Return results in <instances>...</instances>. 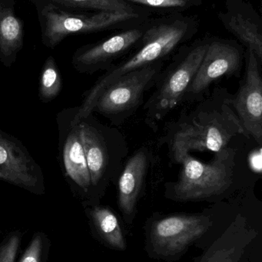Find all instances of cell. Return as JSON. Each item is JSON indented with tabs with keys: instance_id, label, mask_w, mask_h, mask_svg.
Instances as JSON below:
<instances>
[{
	"instance_id": "1",
	"label": "cell",
	"mask_w": 262,
	"mask_h": 262,
	"mask_svg": "<svg viewBox=\"0 0 262 262\" xmlns=\"http://www.w3.org/2000/svg\"><path fill=\"white\" fill-rule=\"evenodd\" d=\"M226 88H215L212 95L198 101L194 108L183 111L166 126L162 144L169 146L175 163L183 154L226 148L236 136L244 135L243 127L230 104Z\"/></svg>"
},
{
	"instance_id": "2",
	"label": "cell",
	"mask_w": 262,
	"mask_h": 262,
	"mask_svg": "<svg viewBox=\"0 0 262 262\" xmlns=\"http://www.w3.org/2000/svg\"><path fill=\"white\" fill-rule=\"evenodd\" d=\"M236 149L230 146L215 152L209 163L183 154L178 180L166 184L165 196L178 203L199 202L219 196L232 186L235 175Z\"/></svg>"
},
{
	"instance_id": "3",
	"label": "cell",
	"mask_w": 262,
	"mask_h": 262,
	"mask_svg": "<svg viewBox=\"0 0 262 262\" xmlns=\"http://www.w3.org/2000/svg\"><path fill=\"white\" fill-rule=\"evenodd\" d=\"M79 129L95 206L101 203L109 184L118 180L129 151L127 142L118 129L102 124L93 114L79 118Z\"/></svg>"
},
{
	"instance_id": "4",
	"label": "cell",
	"mask_w": 262,
	"mask_h": 262,
	"mask_svg": "<svg viewBox=\"0 0 262 262\" xmlns=\"http://www.w3.org/2000/svg\"><path fill=\"white\" fill-rule=\"evenodd\" d=\"M163 69L162 61L132 71L78 107L79 118L98 113L115 127L122 125L144 104L145 94L154 87Z\"/></svg>"
},
{
	"instance_id": "5",
	"label": "cell",
	"mask_w": 262,
	"mask_h": 262,
	"mask_svg": "<svg viewBox=\"0 0 262 262\" xmlns=\"http://www.w3.org/2000/svg\"><path fill=\"white\" fill-rule=\"evenodd\" d=\"M212 226V217L205 213L155 215L149 219L145 226L146 252L154 259H178Z\"/></svg>"
},
{
	"instance_id": "6",
	"label": "cell",
	"mask_w": 262,
	"mask_h": 262,
	"mask_svg": "<svg viewBox=\"0 0 262 262\" xmlns=\"http://www.w3.org/2000/svg\"><path fill=\"white\" fill-rule=\"evenodd\" d=\"M208 46L209 44L195 46L166 70H162L152 95L143 105L145 122L149 128L155 132L160 122L183 103Z\"/></svg>"
},
{
	"instance_id": "7",
	"label": "cell",
	"mask_w": 262,
	"mask_h": 262,
	"mask_svg": "<svg viewBox=\"0 0 262 262\" xmlns=\"http://www.w3.org/2000/svg\"><path fill=\"white\" fill-rule=\"evenodd\" d=\"M58 163L73 196L83 209L92 206V185L80 135L78 107H67L56 115Z\"/></svg>"
},
{
	"instance_id": "8",
	"label": "cell",
	"mask_w": 262,
	"mask_h": 262,
	"mask_svg": "<svg viewBox=\"0 0 262 262\" xmlns=\"http://www.w3.org/2000/svg\"><path fill=\"white\" fill-rule=\"evenodd\" d=\"M41 27L42 42L53 49L73 34L98 32L114 25L136 18L135 12H98L74 13L51 4L35 3Z\"/></svg>"
},
{
	"instance_id": "9",
	"label": "cell",
	"mask_w": 262,
	"mask_h": 262,
	"mask_svg": "<svg viewBox=\"0 0 262 262\" xmlns=\"http://www.w3.org/2000/svg\"><path fill=\"white\" fill-rule=\"evenodd\" d=\"M186 31L187 26L181 21L162 24L149 29L143 36L141 49L127 61L112 66L108 69L84 94L82 104L93 99L103 89L126 74L160 61L179 44Z\"/></svg>"
},
{
	"instance_id": "10",
	"label": "cell",
	"mask_w": 262,
	"mask_h": 262,
	"mask_svg": "<svg viewBox=\"0 0 262 262\" xmlns=\"http://www.w3.org/2000/svg\"><path fill=\"white\" fill-rule=\"evenodd\" d=\"M0 180L30 193H46L39 165L18 139L0 129Z\"/></svg>"
},
{
	"instance_id": "11",
	"label": "cell",
	"mask_w": 262,
	"mask_h": 262,
	"mask_svg": "<svg viewBox=\"0 0 262 262\" xmlns=\"http://www.w3.org/2000/svg\"><path fill=\"white\" fill-rule=\"evenodd\" d=\"M261 64L252 51H247V66L245 78L240 83L230 104L235 112L244 135L262 143V78Z\"/></svg>"
},
{
	"instance_id": "12",
	"label": "cell",
	"mask_w": 262,
	"mask_h": 262,
	"mask_svg": "<svg viewBox=\"0 0 262 262\" xmlns=\"http://www.w3.org/2000/svg\"><path fill=\"white\" fill-rule=\"evenodd\" d=\"M241 54L235 46L215 41L209 44L201 64L185 94L183 103L198 102L206 95L209 88L223 77L239 73Z\"/></svg>"
},
{
	"instance_id": "13",
	"label": "cell",
	"mask_w": 262,
	"mask_h": 262,
	"mask_svg": "<svg viewBox=\"0 0 262 262\" xmlns=\"http://www.w3.org/2000/svg\"><path fill=\"white\" fill-rule=\"evenodd\" d=\"M142 36L141 31L132 29L96 44L83 46L74 52L72 66L76 72L89 75L107 71L112 67V62L126 53Z\"/></svg>"
},
{
	"instance_id": "14",
	"label": "cell",
	"mask_w": 262,
	"mask_h": 262,
	"mask_svg": "<svg viewBox=\"0 0 262 262\" xmlns=\"http://www.w3.org/2000/svg\"><path fill=\"white\" fill-rule=\"evenodd\" d=\"M150 154L147 148L138 149L123 166L118 179V206L124 223L133 226L138 204L146 184Z\"/></svg>"
},
{
	"instance_id": "15",
	"label": "cell",
	"mask_w": 262,
	"mask_h": 262,
	"mask_svg": "<svg viewBox=\"0 0 262 262\" xmlns=\"http://www.w3.org/2000/svg\"><path fill=\"white\" fill-rule=\"evenodd\" d=\"M258 235L247 219L238 214L198 262H239Z\"/></svg>"
},
{
	"instance_id": "16",
	"label": "cell",
	"mask_w": 262,
	"mask_h": 262,
	"mask_svg": "<svg viewBox=\"0 0 262 262\" xmlns=\"http://www.w3.org/2000/svg\"><path fill=\"white\" fill-rule=\"evenodd\" d=\"M85 214L92 237L108 249L124 252L127 242L116 213L105 205L85 208Z\"/></svg>"
},
{
	"instance_id": "17",
	"label": "cell",
	"mask_w": 262,
	"mask_h": 262,
	"mask_svg": "<svg viewBox=\"0 0 262 262\" xmlns=\"http://www.w3.org/2000/svg\"><path fill=\"white\" fill-rule=\"evenodd\" d=\"M24 45V29L15 0H0V62L10 68Z\"/></svg>"
},
{
	"instance_id": "18",
	"label": "cell",
	"mask_w": 262,
	"mask_h": 262,
	"mask_svg": "<svg viewBox=\"0 0 262 262\" xmlns=\"http://www.w3.org/2000/svg\"><path fill=\"white\" fill-rule=\"evenodd\" d=\"M34 3L53 5L61 9H90L98 12H134L123 0H32Z\"/></svg>"
},
{
	"instance_id": "19",
	"label": "cell",
	"mask_w": 262,
	"mask_h": 262,
	"mask_svg": "<svg viewBox=\"0 0 262 262\" xmlns=\"http://www.w3.org/2000/svg\"><path fill=\"white\" fill-rule=\"evenodd\" d=\"M228 26L237 37L246 43L249 50L255 54L258 62L261 64L262 38L256 25L243 15H237L231 17Z\"/></svg>"
},
{
	"instance_id": "20",
	"label": "cell",
	"mask_w": 262,
	"mask_h": 262,
	"mask_svg": "<svg viewBox=\"0 0 262 262\" xmlns=\"http://www.w3.org/2000/svg\"><path fill=\"white\" fill-rule=\"evenodd\" d=\"M63 79L55 58L49 56L42 68L38 96L43 103H49L59 95Z\"/></svg>"
},
{
	"instance_id": "21",
	"label": "cell",
	"mask_w": 262,
	"mask_h": 262,
	"mask_svg": "<svg viewBox=\"0 0 262 262\" xmlns=\"http://www.w3.org/2000/svg\"><path fill=\"white\" fill-rule=\"evenodd\" d=\"M50 249V238L47 234L35 232L18 262H47Z\"/></svg>"
},
{
	"instance_id": "22",
	"label": "cell",
	"mask_w": 262,
	"mask_h": 262,
	"mask_svg": "<svg viewBox=\"0 0 262 262\" xmlns=\"http://www.w3.org/2000/svg\"><path fill=\"white\" fill-rule=\"evenodd\" d=\"M25 233L21 229H15L5 235L0 243V262L16 261Z\"/></svg>"
},
{
	"instance_id": "23",
	"label": "cell",
	"mask_w": 262,
	"mask_h": 262,
	"mask_svg": "<svg viewBox=\"0 0 262 262\" xmlns=\"http://www.w3.org/2000/svg\"><path fill=\"white\" fill-rule=\"evenodd\" d=\"M139 3L152 7H182L186 4V0H123Z\"/></svg>"
},
{
	"instance_id": "24",
	"label": "cell",
	"mask_w": 262,
	"mask_h": 262,
	"mask_svg": "<svg viewBox=\"0 0 262 262\" xmlns=\"http://www.w3.org/2000/svg\"><path fill=\"white\" fill-rule=\"evenodd\" d=\"M250 164L255 172L261 170V148L258 151H255L250 157Z\"/></svg>"
}]
</instances>
